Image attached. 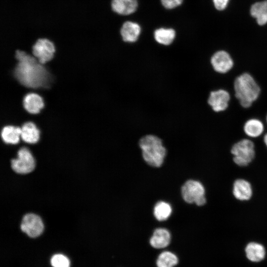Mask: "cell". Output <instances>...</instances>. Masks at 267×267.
<instances>
[{
  "label": "cell",
  "instance_id": "cell-23",
  "mask_svg": "<svg viewBox=\"0 0 267 267\" xmlns=\"http://www.w3.org/2000/svg\"><path fill=\"white\" fill-rule=\"evenodd\" d=\"M172 208L170 205L164 201L158 202L154 208V215L159 221L166 220L171 215Z\"/></svg>",
  "mask_w": 267,
  "mask_h": 267
},
{
  "label": "cell",
  "instance_id": "cell-18",
  "mask_svg": "<svg viewBox=\"0 0 267 267\" xmlns=\"http://www.w3.org/2000/svg\"><path fill=\"white\" fill-rule=\"evenodd\" d=\"M21 130V138L25 142L34 144L39 141L40 131L33 122L25 123Z\"/></svg>",
  "mask_w": 267,
  "mask_h": 267
},
{
  "label": "cell",
  "instance_id": "cell-21",
  "mask_svg": "<svg viewBox=\"0 0 267 267\" xmlns=\"http://www.w3.org/2000/svg\"><path fill=\"white\" fill-rule=\"evenodd\" d=\"M178 263V259L176 255L168 251L160 253L156 260L157 267H174Z\"/></svg>",
  "mask_w": 267,
  "mask_h": 267
},
{
  "label": "cell",
  "instance_id": "cell-13",
  "mask_svg": "<svg viewBox=\"0 0 267 267\" xmlns=\"http://www.w3.org/2000/svg\"><path fill=\"white\" fill-rule=\"evenodd\" d=\"M232 193L236 199L240 201H247L252 196V187L247 180L244 179H237L234 182Z\"/></svg>",
  "mask_w": 267,
  "mask_h": 267
},
{
  "label": "cell",
  "instance_id": "cell-5",
  "mask_svg": "<svg viewBox=\"0 0 267 267\" xmlns=\"http://www.w3.org/2000/svg\"><path fill=\"white\" fill-rule=\"evenodd\" d=\"M183 200L188 203H195L197 206H203L206 202L205 189L203 184L195 180H188L181 188Z\"/></svg>",
  "mask_w": 267,
  "mask_h": 267
},
{
  "label": "cell",
  "instance_id": "cell-8",
  "mask_svg": "<svg viewBox=\"0 0 267 267\" xmlns=\"http://www.w3.org/2000/svg\"><path fill=\"white\" fill-rule=\"evenodd\" d=\"M20 228L29 237L36 238L43 233L44 225L40 216L34 213H28L23 216Z\"/></svg>",
  "mask_w": 267,
  "mask_h": 267
},
{
  "label": "cell",
  "instance_id": "cell-14",
  "mask_svg": "<svg viewBox=\"0 0 267 267\" xmlns=\"http://www.w3.org/2000/svg\"><path fill=\"white\" fill-rule=\"evenodd\" d=\"M171 234L165 228L156 229L150 239V245L155 249H162L167 247L170 243Z\"/></svg>",
  "mask_w": 267,
  "mask_h": 267
},
{
  "label": "cell",
  "instance_id": "cell-24",
  "mask_svg": "<svg viewBox=\"0 0 267 267\" xmlns=\"http://www.w3.org/2000/svg\"><path fill=\"white\" fill-rule=\"evenodd\" d=\"M50 263L53 267H70V261L67 257L60 254L54 255L51 258Z\"/></svg>",
  "mask_w": 267,
  "mask_h": 267
},
{
  "label": "cell",
  "instance_id": "cell-16",
  "mask_svg": "<svg viewBox=\"0 0 267 267\" xmlns=\"http://www.w3.org/2000/svg\"><path fill=\"white\" fill-rule=\"evenodd\" d=\"M111 7L113 11L121 15H129L135 11L137 0H112Z\"/></svg>",
  "mask_w": 267,
  "mask_h": 267
},
{
  "label": "cell",
  "instance_id": "cell-10",
  "mask_svg": "<svg viewBox=\"0 0 267 267\" xmlns=\"http://www.w3.org/2000/svg\"><path fill=\"white\" fill-rule=\"evenodd\" d=\"M231 95L228 91L223 89L212 90L207 99V103L216 113L225 111L228 107Z\"/></svg>",
  "mask_w": 267,
  "mask_h": 267
},
{
  "label": "cell",
  "instance_id": "cell-20",
  "mask_svg": "<svg viewBox=\"0 0 267 267\" xmlns=\"http://www.w3.org/2000/svg\"><path fill=\"white\" fill-rule=\"evenodd\" d=\"M21 128L13 126H7L2 129L1 136L3 141L7 144H16L21 137Z\"/></svg>",
  "mask_w": 267,
  "mask_h": 267
},
{
  "label": "cell",
  "instance_id": "cell-15",
  "mask_svg": "<svg viewBox=\"0 0 267 267\" xmlns=\"http://www.w3.org/2000/svg\"><path fill=\"white\" fill-rule=\"evenodd\" d=\"M23 106L25 110L33 114L39 113L44 106L42 97L35 93L26 94L23 99Z\"/></svg>",
  "mask_w": 267,
  "mask_h": 267
},
{
  "label": "cell",
  "instance_id": "cell-27",
  "mask_svg": "<svg viewBox=\"0 0 267 267\" xmlns=\"http://www.w3.org/2000/svg\"><path fill=\"white\" fill-rule=\"evenodd\" d=\"M263 140L265 145L267 148V132H265L263 136Z\"/></svg>",
  "mask_w": 267,
  "mask_h": 267
},
{
  "label": "cell",
  "instance_id": "cell-2",
  "mask_svg": "<svg viewBox=\"0 0 267 267\" xmlns=\"http://www.w3.org/2000/svg\"><path fill=\"white\" fill-rule=\"evenodd\" d=\"M233 95L244 108H248L259 98L261 87L248 72H243L237 76L233 82Z\"/></svg>",
  "mask_w": 267,
  "mask_h": 267
},
{
  "label": "cell",
  "instance_id": "cell-11",
  "mask_svg": "<svg viewBox=\"0 0 267 267\" xmlns=\"http://www.w3.org/2000/svg\"><path fill=\"white\" fill-rule=\"evenodd\" d=\"M244 252L247 260L255 263L263 261L267 255L265 246L256 241L248 242L245 246Z\"/></svg>",
  "mask_w": 267,
  "mask_h": 267
},
{
  "label": "cell",
  "instance_id": "cell-17",
  "mask_svg": "<svg viewBox=\"0 0 267 267\" xmlns=\"http://www.w3.org/2000/svg\"><path fill=\"white\" fill-rule=\"evenodd\" d=\"M120 33L124 42L134 43L138 39L140 27L137 23L127 21L123 25Z\"/></svg>",
  "mask_w": 267,
  "mask_h": 267
},
{
  "label": "cell",
  "instance_id": "cell-25",
  "mask_svg": "<svg viewBox=\"0 0 267 267\" xmlns=\"http://www.w3.org/2000/svg\"><path fill=\"white\" fill-rule=\"evenodd\" d=\"M183 0H161L162 4L166 8L171 9L179 5Z\"/></svg>",
  "mask_w": 267,
  "mask_h": 267
},
{
  "label": "cell",
  "instance_id": "cell-7",
  "mask_svg": "<svg viewBox=\"0 0 267 267\" xmlns=\"http://www.w3.org/2000/svg\"><path fill=\"white\" fill-rule=\"evenodd\" d=\"M210 61L214 71L221 74L228 73L234 65V60L231 54L223 49L214 52L211 56Z\"/></svg>",
  "mask_w": 267,
  "mask_h": 267
},
{
  "label": "cell",
  "instance_id": "cell-4",
  "mask_svg": "<svg viewBox=\"0 0 267 267\" xmlns=\"http://www.w3.org/2000/svg\"><path fill=\"white\" fill-rule=\"evenodd\" d=\"M255 142L247 137L235 142L230 149L234 163L241 167L247 166L255 157Z\"/></svg>",
  "mask_w": 267,
  "mask_h": 267
},
{
  "label": "cell",
  "instance_id": "cell-19",
  "mask_svg": "<svg viewBox=\"0 0 267 267\" xmlns=\"http://www.w3.org/2000/svg\"><path fill=\"white\" fill-rule=\"evenodd\" d=\"M250 13L258 24L262 26L267 23V0L257 2L251 7Z\"/></svg>",
  "mask_w": 267,
  "mask_h": 267
},
{
  "label": "cell",
  "instance_id": "cell-12",
  "mask_svg": "<svg viewBox=\"0 0 267 267\" xmlns=\"http://www.w3.org/2000/svg\"><path fill=\"white\" fill-rule=\"evenodd\" d=\"M243 129L246 136L251 138H257L265 133V126L260 119L252 118L246 121Z\"/></svg>",
  "mask_w": 267,
  "mask_h": 267
},
{
  "label": "cell",
  "instance_id": "cell-6",
  "mask_svg": "<svg viewBox=\"0 0 267 267\" xmlns=\"http://www.w3.org/2000/svg\"><path fill=\"white\" fill-rule=\"evenodd\" d=\"M36 162L30 151L25 147L17 152V157L11 160V167L14 172L19 174H26L34 170Z\"/></svg>",
  "mask_w": 267,
  "mask_h": 267
},
{
  "label": "cell",
  "instance_id": "cell-22",
  "mask_svg": "<svg viewBox=\"0 0 267 267\" xmlns=\"http://www.w3.org/2000/svg\"><path fill=\"white\" fill-rule=\"evenodd\" d=\"M175 35V31L173 29L160 28L155 31L154 38L158 43L168 45L173 42Z\"/></svg>",
  "mask_w": 267,
  "mask_h": 267
},
{
  "label": "cell",
  "instance_id": "cell-9",
  "mask_svg": "<svg viewBox=\"0 0 267 267\" xmlns=\"http://www.w3.org/2000/svg\"><path fill=\"white\" fill-rule=\"evenodd\" d=\"M55 52V47L54 44L46 38L38 39L32 46L33 55L42 64L51 60Z\"/></svg>",
  "mask_w": 267,
  "mask_h": 267
},
{
  "label": "cell",
  "instance_id": "cell-3",
  "mask_svg": "<svg viewBox=\"0 0 267 267\" xmlns=\"http://www.w3.org/2000/svg\"><path fill=\"white\" fill-rule=\"evenodd\" d=\"M144 161L150 166L160 167L166 154V149L160 138L153 134L142 136L139 141Z\"/></svg>",
  "mask_w": 267,
  "mask_h": 267
},
{
  "label": "cell",
  "instance_id": "cell-26",
  "mask_svg": "<svg viewBox=\"0 0 267 267\" xmlns=\"http://www.w3.org/2000/svg\"><path fill=\"white\" fill-rule=\"evenodd\" d=\"M215 7L218 10L224 9L229 1V0H213Z\"/></svg>",
  "mask_w": 267,
  "mask_h": 267
},
{
  "label": "cell",
  "instance_id": "cell-28",
  "mask_svg": "<svg viewBox=\"0 0 267 267\" xmlns=\"http://www.w3.org/2000/svg\"><path fill=\"white\" fill-rule=\"evenodd\" d=\"M265 128H267V114L266 117V125H265Z\"/></svg>",
  "mask_w": 267,
  "mask_h": 267
},
{
  "label": "cell",
  "instance_id": "cell-1",
  "mask_svg": "<svg viewBox=\"0 0 267 267\" xmlns=\"http://www.w3.org/2000/svg\"><path fill=\"white\" fill-rule=\"evenodd\" d=\"M15 57L18 62L14 71V75L21 84L31 88L47 86L50 81V75L42 64L33 56L21 50L16 51Z\"/></svg>",
  "mask_w": 267,
  "mask_h": 267
}]
</instances>
